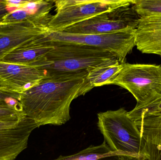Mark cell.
I'll return each mask as SVG.
<instances>
[{"mask_svg": "<svg viewBox=\"0 0 161 160\" xmlns=\"http://www.w3.org/2000/svg\"><path fill=\"white\" fill-rule=\"evenodd\" d=\"M5 3L6 5L7 8L9 13L22 8L25 4L28 2V0L26 1H12V0H4Z\"/></svg>", "mask_w": 161, "mask_h": 160, "instance_id": "cell-21", "label": "cell"}, {"mask_svg": "<svg viewBox=\"0 0 161 160\" xmlns=\"http://www.w3.org/2000/svg\"><path fill=\"white\" fill-rule=\"evenodd\" d=\"M143 141L142 154L137 160H161V147Z\"/></svg>", "mask_w": 161, "mask_h": 160, "instance_id": "cell-19", "label": "cell"}, {"mask_svg": "<svg viewBox=\"0 0 161 160\" xmlns=\"http://www.w3.org/2000/svg\"><path fill=\"white\" fill-rule=\"evenodd\" d=\"M53 2L56 13L50 19L48 29L62 32L97 15L130 5L132 0H57Z\"/></svg>", "mask_w": 161, "mask_h": 160, "instance_id": "cell-4", "label": "cell"}, {"mask_svg": "<svg viewBox=\"0 0 161 160\" xmlns=\"http://www.w3.org/2000/svg\"><path fill=\"white\" fill-rule=\"evenodd\" d=\"M48 29L30 20L0 23V60L13 50L43 35Z\"/></svg>", "mask_w": 161, "mask_h": 160, "instance_id": "cell-9", "label": "cell"}, {"mask_svg": "<svg viewBox=\"0 0 161 160\" xmlns=\"http://www.w3.org/2000/svg\"><path fill=\"white\" fill-rule=\"evenodd\" d=\"M45 77L42 70L32 66L0 61L1 85L13 91L21 93Z\"/></svg>", "mask_w": 161, "mask_h": 160, "instance_id": "cell-10", "label": "cell"}, {"mask_svg": "<svg viewBox=\"0 0 161 160\" xmlns=\"http://www.w3.org/2000/svg\"><path fill=\"white\" fill-rule=\"evenodd\" d=\"M117 160H131L130 159L128 158L127 157H124V156H121Z\"/></svg>", "mask_w": 161, "mask_h": 160, "instance_id": "cell-23", "label": "cell"}, {"mask_svg": "<svg viewBox=\"0 0 161 160\" xmlns=\"http://www.w3.org/2000/svg\"><path fill=\"white\" fill-rule=\"evenodd\" d=\"M135 124L144 141L161 147V116L147 117Z\"/></svg>", "mask_w": 161, "mask_h": 160, "instance_id": "cell-16", "label": "cell"}, {"mask_svg": "<svg viewBox=\"0 0 161 160\" xmlns=\"http://www.w3.org/2000/svg\"><path fill=\"white\" fill-rule=\"evenodd\" d=\"M42 36L13 50L5 55L0 61L28 65L36 62L53 47L49 42L42 41L40 39Z\"/></svg>", "mask_w": 161, "mask_h": 160, "instance_id": "cell-12", "label": "cell"}, {"mask_svg": "<svg viewBox=\"0 0 161 160\" xmlns=\"http://www.w3.org/2000/svg\"><path fill=\"white\" fill-rule=\"evenodd\" d=\"M97 118V126L111 151L131 160H138L142 154L144 141L128 112L121 108L99 113Z\"/></svg>", "mask_w": 161, "mask_h": 160, "instance_id": "cell-3", "label": "cell"}, {"mask_svg": "<svg viewBox=\"0 0 161 160\" xmlns=\"http://www.w3.org/2000/svg\"><path fill=\"white\" fill-rule=\"evenodd\" d=\"M38 127L31 118L0 121V160H15L25 150L32 132Z\"/></svg>", "mask_w": 161, "mask_h": 160, "instance_id": "cell-8", "label": "cell"}, {"mask_svg": "<svg viewBox=\"0 0 161 160\" xmlns=\"http://www.w3.org/2000/svg\"><path fill=\"white\" fill-rule=\"evenodd\" d=\"M110 85H119L133 96L137 103L161 89V65L125 63L123 69Z\"/></svg>", "mask_w": 161, "mask_h": 160, "instance_id": "cell-6", "label": "cell"}, {"mask_svg": "<svg viewBox=\"0 0 161 160\" xmlns=\"http://www.w3.org/2000/svg\"><path fill=\"white\" fill-rule=\"evenodd\" d=\"M87 70L45 76L38 83L20 93L19 101L26 116L38 127L60 126L70 119L73 101L93 87L87 80Z\"/></svg>", "mask_w": 161, "mask_h": 160, "instance_id": "cell-1", "label": "cell"}, {"mask_svg": "<svg viewBox=\"0 0 161 160\" xmlns=\"http://www.w3.org/2000/svg\"><path fill=\"white\" fill-rule=\"evenodd\" d=\"M46 42L53 45V49L30 65L42 70L45 76L81 72L119 61L114 54L101 49L80 44Z\"/></svg>", "mask_w": 161, "mask_h": 160, "instance_id": "cell-2", "label": "cell"}, {"mask_svg": "<svg viewBox=\"0 0 161 160\" xmlns=\"http://www.w3.org/2000/svg\"><path fill=\"white\" fill-rule=\"evenodd\" d=\"M135 30L102 34H73L48 29L40 39L53 43L80 44L105 50L114 54L120 63L124 64L127 55L136 46Z\"/></svg>", "mask_w": 161, "mask_h": 160, "instance_id": "cell-5", "label": "cell"}, {"mask_svg": "<svg viewBox=\"0 0 161 160\" xmlns=\"http://www.w3.org/2000/svg\"><path fill=\"white\" fill-rule=\"evenodd\" d=\"M132 4L141 17L161 14V0H132Z\"/></svg>", "mask_w": 161, "mask_h": 160, "instance_id": "cell-17", "label": "cell"}, {"mask_svg": "<svg viewBox=\"0 0 161 160\" xmlns=\"http://www.w3.org/2000/svg\"><path fill=\"white\" fill-rule=\"evenodd\" d=\"M135 35L137 49L161 56V14L141 17Z\"/></svg>", "mask_w": 161, "mask_h": 160, "instance_id": "cell-11", "label": "cell"}, {"mask_svg": "<svg viewBox=\"0 0 161 160\" xmlns=\"http://www.w3.org/2000/svg\"><path fill=\"white\" fill-rule=\"evenodd\" d=\"M140 18L132 4L124 6L92 17L62 32L73 34H102L136 30Z\"/></svg>", "mask_w": 161, "mask_h": 160, "instance_id": "cell-7", "label": "cell"}, {"mask_svg": "<svg viewBox=\"0 0 161 160\" xmlns=\"http://www.w3.org/2000/svg\"><path fill=\"white\" fill-rule=\"evenodd\" d=\"M124 64L118 61L89 70H87L88 82L93 88L110 84L123 69Z\"/></svg>", "mask_w": 161, "mask_h": 160, "instance_id": "cell-13", "label": "cell"}, {"mask_svg": "<svg viewBox=\"0 0 161 160\" xmlns=\"http://www.w3.org/2000/svg\"><path fill=\"white\" fill-rule=\"evenodd\" d=\"M0 85H1V82H0ZM2 86H3V85H2Z\"/></svg>", "mask_w": 161, "mask_h": 160, "instance_id": "cell-24", "label": "cell"}, {"mask_svg": "<svg viewBox=\"0 0 161 160\" xmlns=\"http://www.w3.org/2000/svg\"><path fill=\"white\" fill-rule=\"evenodd\" d=\"M121 156L113 153L104 142L100 145L91 146L76 154L60 156L53 160H117Z\"/></svg>", "mask_w": 161, "mask_h": 160, "instance_id": "cell-15", "label": "cell"}, {"mask_svg": "<svg viewBox=\"0 0 161 160\" xmlns=\"http://www.w3.org/2000/svg\"><path fill=\"white\" fill-rule=\"evenodd\" d=\"M128 115L135 123L147 117L161 116V89L145 101L137 103Z\"/></svg>", "mask_w": 161, "mask_h": 160, "instance_id": "cell-14", "label": "cell"}, {"mask_svg": "<svg viewBox=\"0 0 161 160\" xmlns=\"http://www.w3.org/2000/svg\"><path fill=\"white\" fill-rule=\"evenodd\" d=\"M9 13L4 0H0V23L3 21V19Z\"/></svg>", "mask_w": 161, "mask_h": 160, "instance_id": "cell-22", "label": "cell"}, {"mask_svg": "<svg viewBox=\"0 0 161 160\" xmlns=\"http://www.w3.org/2000/svg\"><path fill=\"white\" fill-rule=\"evenodd\" d=\"M25 116L20 103L16 105L0 104V121H16Z\"/></svg>", "mask_w": 161, "mask_h": 160, "instance_id": "cell-18", "label": "cell"}, {"mask_svg": "<svg viewBox=\"0 0 161 160\" xmlns=\"http://www.w3.org/2000/svg\"><path fill=\"white\" fill-rule=\"evenodd\" d=\"M20 93L0 85V104H19Z\"/></svg>", "mask_w": 161, "mask_h": 160, "instance_id": "cell-20", "label": "cell"}]
</instances>
